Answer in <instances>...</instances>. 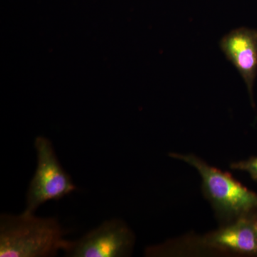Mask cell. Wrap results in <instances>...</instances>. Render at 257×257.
I'll list each match as a JSON object with an SVG mask.
<instances>
[{
	"mask_svg": "<svg viewBox=\"0 0 257 257\" xmlns=\"http://www.w3.org/2000/svg\"><path fill=\"white\" fill-rule=\"evenodd\" d=\"M256 226H257V216H256Z\"/></svg>",
	"mask_w": 257,
	"mask_h": 257,
	"instance_id": "cell-8",
	"label": "cell"
},
{
	"mask_svg": "<svg viewBox=\"0 0 257 257\" xmlns=\"http://www.w3.org/2000/svg\"><path fill=\"white\" fill-rule=\"evenodd\" d=\"M135 243L133 231L124 221L110 219L75 241L67 240L62 251L69 257L130 256Z\"/></svg>",
	"mask_w": 257,
	"mask_h": 257,
	"instance_id": "cell-4",
	"label": "cell"
},
{
	"mask_svg": "<svg viewBox=\"0 0 257 257\" xmlns=\"http://www.w3.org/2000/svg\"><path fill=\"white\" fill-rule=\"evenodd\" d=\"M37 167L26 195L24 212L34 214L48 201L60 200L77 189L62 167L50 140L38 137L35 142Z\"/></svg>",
	"mask_w": 257,
	"mask_h": 257,
	"instance_id": "cell-3",
	"label": "cell"
},
{
	"mask_svg": "<svg viewBox=\"0 0 257 257\" xmlns=\"http://www.w3.org/2000/svg\"><path fill=\"white\" fill-rule=\"evenodd\" d=\"M55 218L37 217L24 212L0 216V256H55L67 240Z\"/></svg>",
	"mask_w": 257,
	"mask_h": 257,
	"instance_id": "cell-1",
	"label": "cell"
},
{
	"mask_svg": "<svg viewBox=\"0 0 257 257\" xmlns=\"http://www.w3.org/2000/svg\"><path fill=\"white\" fill-rule=\"evenodd\" d=\"M230 167L234 170L247 172L251 176V178L257 181V157H251L246 160L232 162L230 165Z\"/></svg>",
	"mask_w": 257,
	"mask_h": 257,
	"instance_id": "cell-7",
	"label": "cell"
},
{
	"mask_svg": "<svg viewBox=\"0 0 257 257\" xmlns=\"http://www.w3.org/2000/svg\"><path fill=\"white\" fill-rule=\"evenodd\" d=\"M219 47L226 58L236 67L246 86L254 107L253 87L257 76V30L240 27L221 37Z\"/></svg>",
	"mask_w": 257,
	"mask_h": 257,
	"instance_id": "cell-6",
	"label": "cell"
},
{
	"mask_svg": "<svg viewBox=\"0 0 257 257\" xmlns=\"http://www.w3.org/2000/svg\"><path fill=\"white\" fill-rule=\"evenodd\" d=\"M170 156L192 166L202 177V190L223 224L257 216V194L231 174L207 164L194 154L170 153Z\"/></svg>",
	"mask_w": 257,
	"mask_h": 257,
	"instance_id": "cell-2",
	"label": "cell"
},
{
	"mask_svg": "<svg viewBox=\"0 0 257 257\" xmlns=\"http://www.w3.org/2000/svg\"><path fill=\"white\" fill-rule=\"evenodd\" d=\"M257 216L241 218L197 239L195 247L204 251L257 256Z\"/></svg>",
	"mask_w": 257,
	"mask_h": 257,
	"instance_id": "cell-5",
	"label": "cell"
}]
</instances>
